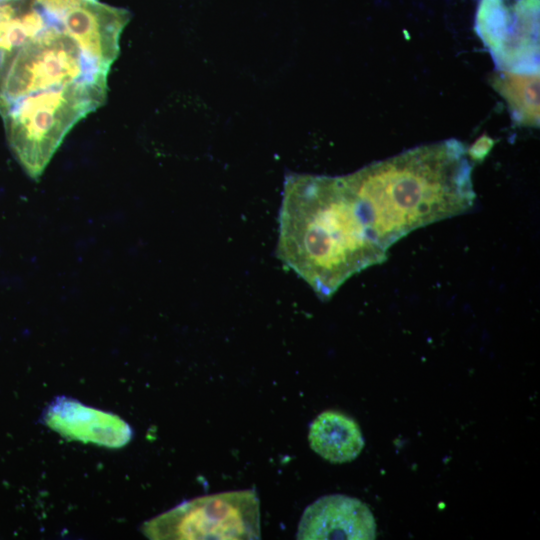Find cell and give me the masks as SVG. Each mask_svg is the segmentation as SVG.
Instances as JSON below:
<instances>
[{"label":"cell","mask_w":540,"mask_h":540,"mask_svg":"<svg viewBox=\"0 0 540 540\" xmlns=\"http://www.w3.org/2000/svg\"><path fill=\"white\" fill-rule=\"evenodd\" d=\"M468 153L461 142L446 140L343 176L362 220L383 249L472 208L476 195Z\"/></svg>","instance_id":"1"},{"label":"cell","mask_w":540,"mask_h":540,"mask_svg":"<svg viewBox=\"0 0 540 540\" xmlns=\"http://www.w3.org/2000/svg\"><path fill=\"white\" fill-rule=\"evenodd\" d=\"M277 256L322 300L353 275L385 261L344 177L293 174L279 210Z\"/></svg>","instance_id":"2"},{"label":"cell","mask_w":540,"mask_h":540,"mask_svg":"<svg viewBox=\"0 0 540 540\" xmlns=\"http://www.w3.org/2000/svg\"><path fill=\"white\" fill-rule=\"evenodd\" d=\"M107 79L81 81L25 96L2 115L8 144L38 179L72 127L106 100Z\"/></svg>","instance_id":"3"},{"label":"cell","mask_w":540,"mask_h":540,"mask_svg":"<svg viewBox=\"0 0 540 540\" xmlns=\"http://www.w3.org/2000/svg\"><path fill=\"white\" fill-rule=\"evenodd\" d=\"M50 20L7 67L0 83V115L25 96L76 82L107 79L108 72L84 56L61 23Z\"/></svg>","instance_id":"4"},{"label":"cell","mask_w":540,"mask_h":540,"mask_svg":"<svg viewBox=\"0 0 540 540\" xmlns=\"http://www.w3.org/2000/svg\"><path fill=\"white\" fill-rule=\"evenodd\" d=\"M260 502L253 489L194 498L143 525L150 539H260Z\"/></svg>","instance_id":"5"},{"label":"cell","mask_w":540,"mask_h":540,"mask_svg":"<svg viewBox=\"0 0 540 540\" xmlns=\"http://www.w3.org/2000/svg\"><path fill=\"white\" fill-rule=\"evenodd\" d=\"M539 0H479L475 30L497 70L539 73Z\"/></svg>","instance_id":"6"},{"label":"cell","mask_w":540,"mask_h":540,"mask_svg":"<svg viewBox=\"0 0 540 540\" xmlns=\"http://www.w3.org/2000/svg\"><path fill=\"white\" fill-rule=\"evenodd\" d=\"M129 19L130 13L123 8L85 0L65 13L59 22L84 56L108 72L119 54L120 36Z\"/></svg>","instance_id":"7"},{"label":"cell","mask_w":540,"mask_h":540,"mask_svg":"<svg viewBox=\"0 0 540 540\" xmlns=\"http://www.w3.org/2000/svg\"><path fill=\"white\" fill-rule=\"evenodd\" d=\"M296 538L372 540L376 538V522L361 500L342 494L326 495L306 507Z\"/></svg>","instance_id":"8"},{"label":"cell","mask_w":540,"mask_h":540,"mask_svg":"<svg viewBox=\"0 0 540 540\" xmlns=\"http://www.w3.org/2000/svg\"><path fill=\"white\" fill-rule=\"evenodd\" d=\"M44 421L66 438L111 448L124 446L132 437L130 426L119 416L66 397L49 405Z\"/></svg>","instance_id":"9"},{"label":"cell","mask_w":540,"mask_h":540,"mask_svg":"<svg viewBox=\"0 0 540 540\" xmlns=\"http://www.w3.org/2000/svg\"><path fill=\"white\" fill-rule=\"evenodd\" d=\"M311 449L332 463L354 460L364 447L359 425L351 417L334 410L319 414L310 425Z\"/></svg>","instance_id":"10"},{"label":"cell","mask_w":540,"mask_h":540,"mask_svg":"<svg viewBox=\"0 0 540 540\" xmlns=\"http://www.w3.org/2000/svg\"><path fill=\"white\" fill-rule=\"evenodd\" d=\"M50 22L36 0H0V83L15 55Z\"/></svg>","instance_id":"11"},{"label":"cell","mask_w":540,"mask_h":540,"mask_svg":"<svg viewBox=\"0 0 540 540\" xmlns=\"http://www.w3.org/2000/svg\"><path fill=\"white\" fill-rule=\"evenodd\" d=\"M490 84L504 98L516 123L539 126V73L497 70L491 75Z\"/></svg>","instance_id":"12"},{"label":"cell","mask_w":540,"mask_h":540,"mask_svg":"<svg viewBox=\"0 0 540 540\" xmlns=\"http://www.w3.org/2000/svg\"><path fill=\"white\" fill-rule=\"evenodd\" d=\"M83 1L85 0H36L45 14L58 21L65 13Z\"/></svg>","instance_id":"13"}]
</instances>
